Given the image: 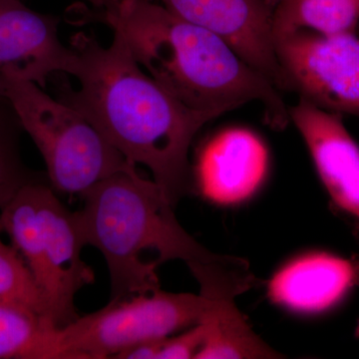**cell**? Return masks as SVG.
I'll return each instance as SVG.
<instances>
[{
	"label": "cell",
	"mask_w": 359,
	"mask_h": 359,
	"mask_svg": "<svg viewBox=\"0 0 359 359\" xmlns=\"http://www.w3.org/2000/svg\"><path fill=\"white\" fill-rule=\"evenodd\" d=\"M70 46L79 88L61 87L58 100L86 118L131 164L149 168L175 207L190 188L191 144L216 118L187 107L146 74L118 32L108 47L83 32Z\"/></svg>",
	"instance_id": "cell-1"
},
{
	"label": "cell",
	"mask_w": 359,
	"mask_h": 359,
	"mask_svg": "<svg viewBox=\"0 0 359 359\" xmlns=\"http://www.w3.org/2000/svg\"><path fill=\"white\" fill-rule=\"evenodd\" d=\"M75 212L84 245L103 255L110 275V301L160 290L158 264L144 257L157 254L160 264L185 262L200 285V294L214 301L235 299L255 285L247 261L210 252L179 224L174 205L154 180L131 166L92 187Z\"/></svg>",
	"instance_id": "cell-2"
},
{
	"label": "cell",
	"mask_w": 359,
	"mask_h": 359,
	"mask_svg": "<svg viewBox=\"0 0 359 359\" xmlns=\"http://www.w3.org/2000/svg\"><path fill=\"white\" fill-rule=\"evenodd\" d=\"M87 18L119 32L137 63L190 109L218 118L257 101L273 128H285L290 121L280 90L228 42L158 2L119 0Z\"/></svg>",
	"instance_id": "cell-3"
},
{
	"label": "cell",
	"mask_w": 359,
	"mask_h": 359,
	"mask_svg": "<svg viewBox=\"0 0 359 359\" xmlns=\"http://www.w3.org/2000/svg\"><path fill=\"white\" fill-rule=\"evenodd\" d=\"M0 223L39 283L53 323L61 328L76 320L75 297L95 275L81 259L75 212L48 181H39L16 194L0 211Z\"/></svg>",
	"instance_id": "cell-4"
},
{
	"label": "cell",
	"mask_w": 359,
	"mask_h": 359,
	"mask_svg": "<svg viewBox=\"0 0 359 359\" xmlns=\"http://www.w3.org/2000/svg\"><path fill=\"white\" fill-rule=\"evenodd\" d=\"M6 97L46 165L55 192L83 196L131 164L78 111L27 80L0 75Z\"/></svg>",
	"instance_id": "cell-5"
},
{
	"label": "cell",
	"mask_w": 359,
	"mask_h": 359,
	"mask_svg": "<svg viewBox=\"0 0 359 359\" xmlns=\"http://www.w3.org/2000/svg\"><path fill=\"white\" fill-rule=\"evenodd\" d=\"M214 302L202 294L161 289L110 301L95 313L61 327L63 344L71 359L114 358L135 344L165 339L198 325Z\"/></svg>",
	"instance_id": "cell-6"
},
{
	"label": "cell",
	"mask_w": 359,
	"mask_h": 359,
	"mask_svg": "<svg viewBox=\"0 0 359 359\" xmlns=\"http://www.w3.org/2000/svg\"><path fill=\"white\" fill-rule=\"evenodd\" d=\"M285 90L340 115L359 118V37L294 32L275 40Z\"/></svg>",
	"instance_id": "cell-7"
},
{
	"label": "cell",
	"mask_w": 359,
	"mask_h": 359,
	"mask_svg": "<svg viewBox=\"0 0 359 359\" xmlns=\"http://www.w3.org/2000/svg\"><path fill=\"white\" fill-rule=\"evenodd\" d=\"M223 39L278 90H285L273 34V11L263 0H152Z\"/></svg>",
	"instance_id": "cell-8"
},
{
	"label": "cell",
	"mask_w": 359,
	"mask_h": 359,
	"mask_svg": "<svg viewBox=\"0 0 359 359\" xmlns=\"http://www.w3.org/2000/svg\"><path fill=\"white\" fill-rule=\"evenodd\" d=\"M59 18L21 0H0V75L44 87L55 73L72 75L76 53L58 36Z\"/></svg>",
	"instance_id": "cell-9"
},
{
	"label": "cell",
	"mask_w": 359,
	"mask_h": 359,
	"mask_svg": "<svg viewBox=\"0 0 359 359\" xmlns=\"http://www.w3.org/2000/svg\"><path fill=\"white\" fill-rule=\"evenodd\" d=\"M290 117L332 199L359 221V146L344 126L342 115L301 98L290 108Z\"/></svg>",
	"instance_id": "cell-10"
},
{
	"label": "cell",
	"mask_w": 359,
	"mask_h": 359,
	"mask_svg": "<svg viewBox=\"0 0 359 359\" xmlns=\"http://www.w3.org/2000/svg\"><path fill=\"white\" fill-rule=\"evenodd\" d=\"M268 169V151L252 131L231 128L205 143L195 166L197 188L217 205H236L252 197Z\"/></svg>",
	"instance_id": "cell-11"
},
{
	"label": "cell",
	"mask_w": 359,
	"mask_h": 359,
	"mask_svg": "<svg viewBox=\"0 0 359 359\" xmlns=\"http://www.w3.org/2000/svg\"><path fill=\"white\" fill-rule=\"evenodd\" d=\"M351 261L314 252L285 264L271 278V301L297 313H318L339 304L358 280Z\"/></svg>",
	"instance_id": "cell-12"
},
{
	"label": "cell",
	"mask_w": 359,
	"mask_h": 359,
	"mask_svg": "<svg viewBox=\"0 0 359 359\" xmlns=\"http://www.w3.org/2000/svg\"><path fill=\"white\" fill-rule=\"evenodd\" d=\"M205 327L204 344L196 359L282 358L248 323L235 299L215 301L202 320Z\"/></svg>",
	"instance_id": "cell-13"
},
{
	"label": "cell",
	"mask_w": 359,
	"mask_h": 359,
	"mask_svg": "<svg viewBox=\"0 0 359 359\" xmlns=\"http://www.w3.org/2000/svg\"><path fill=\"white\" fill-rule=\"evenodd\" d=\"M359 0H278L273 9V39L294 32L356 33Z\"/></svg>",
	"instance_id": "cell-14"
},
{
	"label": "cell",
	"mask_w": 359,
	"mask_h": 359,
	"mask_svg": "<svg viewBox=\"0 0 359 359\" xmlns=\"http://www.w3.org/2000/svg\"><path fill=\"white\" fill-rule=\"evenodd\" d=\"M0 359L71 358L53 321L0 304Z\"/></svg>",
	"instance_id": "cell-15"
},
{
	"label": "cell",
	"mask_w": 359,
	"mask_h": 359,
	"mask_svg": "<svg viewBox=\"0 0 359 359\" xmlns=\"http://www.w3.org/2000/svg\"><path fill=\"white\" fill-rule=\"evenodd\" d=\"M21 132L23 128L13 108L0 95V211L25 186L48 181L46 174L26 166L21 154Z\"/></svg>",
	"instance_id": "cell-16"
},
{
	"label": "cell",
	"mask_w": 359,
	"mask_h": 359,
	"mask_svg": "<svg viewBox=\"0 0 359 359\" xmlns=\"http://www.w3.org/2000/svg\"><path fill=\"white\" fill-rule=\"evenodd\" d=\"M0 304L52 320L39 283L18 250L0 238Z\"/></svg>",
	"instance_id": "cell-17"
},
{
	"label": "cell",
	"mask_w": 359,
	"mask_h": 359,
	"mask_svg": "<svg viewBox=\"0 0 359 359\" xmlns=\"http://www.w3.org/2000/svg\"><path fill=\"white\" fill-rule=\"evenodd\" d=\"M205 327L201 321L191 327L188 332L168 337L163 344L158 359H190L195 358L204 344Z\"/></svg>",
	"instance_id": "cell-18"
},
{
	"label": "cell",
	"mask_w": 359,
	"mask_h": 359,
	"mask_svg": "<svg viewBox=\"0 0 359 359\" xmlns=\"http://www.w3.org/2000/svg\"><path fill=\"white\" fill-rule=\"evenodd\" d=\"M168 339V337H167ZM165 339L148 340L125 349L114 358L119 359H158Z\"/></svg>",
	"instance_id": "cell-19"
},
{
	"label": "cell",
	"mask_w": 359,
	"mask_h": 359,
	"mask_svg": "<svg viewBox=\"0 0 359 359\" xmlns=\"http://www.w3.org/2000/svg\"><path fill=\"white\" fill-rule=\"evenodd\" d=\"M95 7V9H105L114 6L119 0H86Z\"/></svg>",
	"instance_id": "cell-20"
},
{
	"label": "cell",
	"mask_w": 359,
	"mask_h": 359,
	"mask_svg": "<svg viewBox=\"0 0 359 359\" xmlns=\"http://www.w3.org/2000/svg\"><path fill=\"white\" fill-rule=\"evenodd\" d=\"M263 1L273 11V7L276 6V2H278V0H263Z\"/></svg>",
	"instance_id": "cell-21"
},
{
	"label": "cell",
	"mask_w": 359,
	"mask_h": 359,
	"mask_svg": "<svg viewBox=\"0 0 359 359\" xmlns=\"http://www.w3.org/2000/svg\"><path fill=\"white\" fill-rule=\"evenodd\" d=\"M356 334L359 335V321H358V327H356Z\"/></svg>",
	"instance_id": "cell-22"
},
{
	"label": "cell",
	"mask_w": 359,
	"mask_h": 359,
	"mask_svg": "<svg viewBox=\"0 0 359 359\" xmlns=\"http://www.w3.org/2000/svg\"><path fill=\"white\" fill-rule=\"evenodd\" d=\"M2 231V226H1V223H0V231Z\"/></svg>",
	"instance_id": "cell-23"
}]
</instances>
